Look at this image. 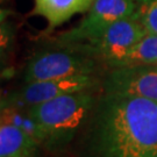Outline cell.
<instances>
[{
	"instance_id": "1",
	"label": "cell",
	"mask_w": 157,
	"mask_h": 157,
	"mask_svg": "<svg viewBox=\"0 0 157 157\" xmlns=\"http://www.w3.org/2000/svg\"><path fill=\"white\" fill-rule=\"evenodd\" d=\"M72 157H157V102L101 91Z\"/></svg>"
},
{
	"instance_id": "2",
	"label": "cell",
	"mask_w": 157,
	"mask_h": 157,
	"mask_svg": "<svg viewBox=\"0 0 157 157\" xmlns=\"http://www.w3.org/2000/svg\"><path fill=\"white\" fill-rule=\"evenodd\" d=\"M100 93L101 90H87L28 107L29 113L48 136L47 151H63L72 146L90 118Z\"/></svg>"
},
{
	"instance_id": "3",
	"label": "cell",
	"mask_w": 157,
	"mask_h": 157,
	"mask_svg": "<svg viewBox=\"0 0 157 157\" xmlns=\"http://www.w3.org/2000/svg\"><path fill=\"white\" fill-rule=\"evenodd\" d=\"M106 67L92 55L77 47L55 45L40 50L27 63L23 83L67 78L84 75H102Z\"/></svg>"
},
{
	"instance_id": "4",
	"label": "cell",
	"mask_w": 157,
	"mask_h": 157,
	"mask_svg": "<svg viewBox=\"0 0 157 157\" xmlns=\"http://www.w3.org/2000/svg\"><path fill=\"white\" fill-rule=\"evenodd\" d=\"M135 8L134 0H94L86 17L77 26L57 35L52 44L76 45L87 43L97 39L114 22L133 15Z\"/></svg>"
},
{
	"instance_id": "5",
	"label": "cell",
	"mask_w": 157,
	"mask_h": 157,
	"mask_svg": "<svg viewBox=\"0 0 157 157\" xmlns=\"http://www.w3.org/2000/svg\"><path fill=\"white\" fill-rule=\"evenodd\" d=\"M101 82L102 75H84L26 84L23 83L22 87L12 91L4 97L1 99V105L28 108L62 95L87 90H101Z\"/></svg>"
},
{
	"instance_id": "6",
	"label": "cell",
	"mask_w": 157,
	"mask_h": 157,
	"mask_svg": "<svg viewBox=\"0 0 157 157\" xmlns=\"http://www.w3.org/2000/svg\"><path fill=\"white\" fill-rule=\"evenodd\" d=\"M148 32L135 14L124 17L109 26L97 39L84 44L67 45L77 47L99 59L106 69L124 56Z\"/></svg>"
},
{
	"instance_id": "7",
	"label": "cell",
	"mask_w": 157,
	"mask_h": 157,
	"mask_svg": "<svg viewBox=\"0 0 157 157\" xmlns=\"http://www.w3.org/2000/svg\"><path fill=\"white\" fill-rule=\"evenodd\" d=\"M101 91L107 94L157 102V67L132 65L106 69L102 73Z\"/></svg>"
},
{
	"instance_id": "8",
	"label": "cell",
	"mask_w": 157,
	"mask_h": 157,
	"mask_svg": "<svg viewBox=\"0 0 157 157\" xmlns=\"http://www.w3.org/2000/svg\"><path fill=\"white\" fill-rule=\"evenodd\" d=\"M94 0H34L33 15L47 21V32L50 33L80 13L89 12Z\"/></svg>"
},
{
	"instance_id": "9",
	"label": "cell",
	"mask_w": 157,
	"mask_h": 157,
	"mask_svg": "<svg viewBox=\"0 0 157 157\" xmlns=\"http://www.w3.org/2000/svg\"><path fill=\"white\" fill-rule=\"evenodd\" d=\"M44 148L23 130L0 122V157H41Z\"/></svg>"
},
{
	"instance_id": "10",
	"label": "cell",
	"mask_w": 157,
	"mask_h": 157,
	"mask_svg": "<svg viewBox=\"0 0 157 157\" xmlns=\"http://www.w3.org/2000/svg\"><path fill=\"white\" fill-rule=\"evenodd\" d=\"M0 122L10 124L23 130L25 133L29 134L36 141H39L43 146L44 150H47L48 136L45 134L44 129L42 128V126L29 113L28 108L12 106V105H1Z\"/></svg>"
},
{
	"instance_id": "11",
	"label": "cell",
	"mask_w": 157,
	"mask_h": 157,
	"mask_svg": "<svg viewBox=\"0 0 157 157\" xmlns=\"http://www.w3.org/2000/svg\"><path fill=\"white\" fill-rule=\"evenodd\" d=\"M132 65H154L157 67V35L148 33L133 45L124 56L111 64L109 67H132Z\"/></svg>"
},
{
	"instance_id": "12",
	"label": "cell",
	"mask_w": 157,
	"mask_h": 157,
	"mask_svg": "<svg viewBox=\"0 0 157 157\" xmlns=\"http://www.w3.org/2000/svg\"><path fill=\"white\" fill-rule=\"evenodd\" d=\"M134 14L148 33L157 35V0H134Z\"/></svg>"
},
{
	"instance_id": "13",
	"label": "cell",
	"mask_w": 157,
	"mask_h": 157,
	"mask_svg": "<svg viewBox=\"0 0 157 157\" xmlns=\"http://www.w3.org/2000/svg\"><path fill=\"white\" fill-rule=\"evenodd\" d=\"M14 40V29L8 21L1 20V55L8 51Z\"/></svg>"
},
{
	"instance_id": "14",
	"label": "cell",
	"mask_w": 157,
	"mask_h": 157,
	"mask_svg": "<svg viewBox=\"0 0 157 157\" xmlns=\"http://www.w3.org/2000/svg\"><path fill=\"white\" fill-rule=\"evenodd\" d=\"M1 1H4V0H1Z\"/></svg>"
}]
</instances>
